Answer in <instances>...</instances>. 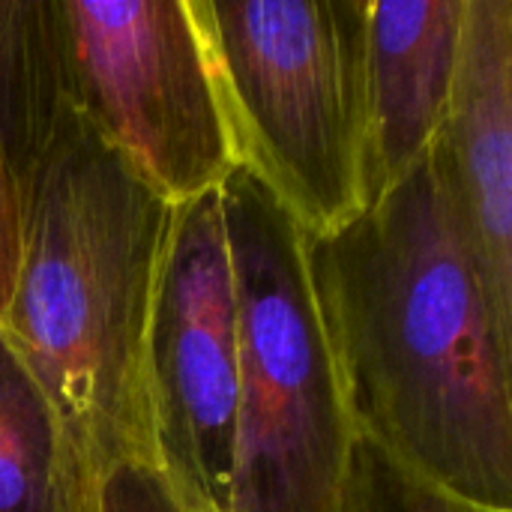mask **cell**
I'll return each instance as SVG.
<instances>
[{
	"label": "cell",
	"instance_id": "obj_1",
	"mask_svg": "<svg viewBox=\"0 0 512 512\" xmlns=\"http://www.w3.org/2000/svg\"><path fill=\"white\" fill-rule=\"evenodd\" d=\"M360 438L512 512V336L498 324L432 153L351 225L306 237Z\"/></svg>",
	"mask_w": 512,
	"mask_h": 512
},
{
	"label": "cell",
	"instance_id": "obj_2",
	"mask_svg": "<svg viewBox=\"0 0 512 512\" xmlns=\"http://www.w3.org/2000/svg\"><path fill=\"white\" fill-rule=\"evenodd\" d=\"M0 336L45 393L96 512L111 471L153 462L147 333L171 207L84 120L18 195Z\"/></svg>",
	"mask_w": 512,
	"mask_h": 512
},
{
	"label": "cell",
	"instance_id": "obj_3",
	"mask_svg": "<svg viewBox=\"0 0 512 512\" xmlns=\"http://www.w3.org/2000/svg\"><path fill=\"white\" fill-rule=\"evenodd\" d=\"M237 162L306 237L372 207L366 0H195Z\"/></svg>",
	"mask_w": 512,
	"mask_h": 512
},
{
	"label": "cell",
	"instance_id": "obj_4",
	"mask_svg": "<svg viewBox=\"0 0 512 512\" xmlns=\"http://www.w3.org/2000/svg\"><path fill=\"white\" fill-rule=\"evenodd\" d=\"M237 291L231 512H336L357 441L303 228L243 168L222 183Z\"/></svg>",
	"mask_w": 512,
	"mask_h": 512
},
{
	"label": "cell",
	"instance_id": "obj_5",
	"mask_svg": "<svg viewBox=\"0 0 512 512\" xmlns=\"http://www.w3.org/2000/svg\"><path fill=\"white\" fill-rule=\"evenodd\" d=\"M81 114L168 207L240 168L195 0H60Z\"/></svg>",
	"mask_w": 512,
	"mask_h": 512
},
{
	"label": "cell",
	"instance_id": "obj_6",
	"mask_svg": "<svg viewBox=\"0 0 512 512\" xmlns=\"http://www.w3.org/2000/svg\"><path fill=\"white\" fill-rule=\"evenodd\" d=\"M153 462L192 512H231L237 291L222 189L171 207L147 333Z\"/></svg>",
	"mask_w": 512,
	"mask_h": 512
},
{
	"label": "cell",
	"instance_id": "obj_7",
	"mask_svg": "<svg viewBox=\"0 0 512 512\" xmlns=\"http://www.w3.org/2000/svg\"><path fill=\"white\" fill-rule=\"evenodd\" d=\"M432 162L498 324L512 336V0H468Z\"/></svg>",
	"mask_w": 512,
	"mask_h": 512
},
{
	"label": "cell",
	"instance_id": "obj_8",
	"mask_svg": "<svg viewBox=\"0 0 512 512\" xmlns=\"http://www.w3.org/2000/svg\"><path fill=\"white\" fill-rule=\"evenodd\" d=\"M468 0H366V159L372 204L432 150L447 114Z\"/></svg>",
	"mask_w": 512,
	"mask_h": 512
},
{
	"label": "cell",
	"instance_id": "obj_9",
	"mask_svg": "<svg viewBox=\"0 0 512 512\" xmlns=\"http://www.w3.org/2000/svg\"><path fill=\"white\" fill-rule=\"evenodd\" d=\"M84 120L60 0H0V156L15 195Z\"/></svg>",
	"mask_w": 512,
	"mask_h": 512
},
{
	"label": "cell",
	"instance_id": "obj_10",
	"mask_svg": "<svg viewBox=\"0 0 512 512\" xmlns=\"http://www.w3.org/2000/svg\"><path fill=\"white\" fill-rule=\"evenodd\" d=\"M0 512H93L63 429L0 336Z\"/></svg>",
	"mask_w": 512,
	"mask_h": 512
},
{
	"label": "cell",
	"instance_id": "obj_11",
	"mask_svg": "<svg viewBox=\"0 0 512 512\" xmlns=\"http://www.w3.org/2000/svg\"><path fill=\"white\" fill-rule=\"evenodd\" d=\"M336 512H510L468 501L435 480L402 465L372 441L360 438L351 447L345 483Z\"/></svg>",
	"mask_w": 512,
	"mask_h": 512
},
{
	"label": "cell",
	"instance_id": "obj_12",
	"mask_svg": "<svg viewBox=\"0 0 512 512\" xmlns=\"http://www.w3.org/2000/svg\"><path fill=\"white\" fill-rule=\"evenodd\" d=\"M96 512H192L150 465H123L108 474Z\"/></svg>",
	"mask_w": 512,
	"mask_h": 512
},
{
	"label": "cell",
	"instance_id": "obj_13",
	"mask_svg": "<svg viewBox=\"0 0 512 512\" xmlns=\"http://www.w3.org/2000/svg\"><path fill=\"white\" fill-rule=\"evenodd\" d=\"M18 246H21V207H18L15 183L0 156V315L12 294V282L18 270Z\"/></svg>",
	"mask_w": 512,
	"mask_h": 512
}]
</instances>
